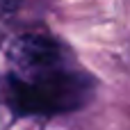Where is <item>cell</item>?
<instances>
[{"instance_id":"obj_2","label":"cell","mask_w":130,"mask_h":130,"mask_svg":"<svg viewBox=\"0 0 130 130\" xmlns=\"http://www.w3.org/2000/svg\"><path fill=\"white\" fill-rule=\"evenodd\" d=\"M18 2H21V0H0V16H5V14L14 11Z\"/></svg>"},{"instance_id":"obj_1","label":"cell","mask_w":130,"mask_h":130,"mask_svg":"<svg viewBox=\"0 0 130 130\" xmlns=\"http://www.w3.org/2000/svg\"><path fill=\"white\" fill-rule=\"evenodd\" d=\"M89 80L75 59L48 37H21L9 50V91L25 112L55 114L89 98Z\"/></svg>"}]
</instances>
